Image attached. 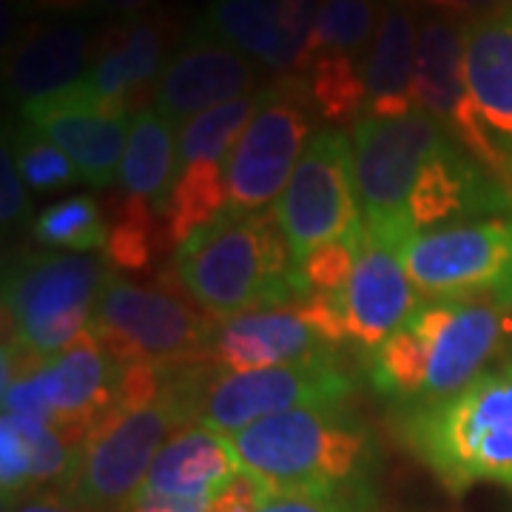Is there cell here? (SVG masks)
<instances>
[{"label": "cell", "instance_id": "1", "mask_svg": "<svg viewBox=\"0 0 512 512\" xmlns=\"http://www.w3.org/2000/svg\"><path fill=\"white\" fill-rule=\"evenodd\" d=\"M512 348V308L476 296L421 299L419 308L365 356L373 393L399 407L444 402L484 376Z\"/></svg>", "mask_w": 512, "mask_h": 512}, {"label": "cell", "instance_id": "2", "mask_svg": "<svg viewBox=\"0 0 512 512\" xmlns=\"http://www.w3.org/2000/svg\"><path fill=\"white\" fill-rule=\"evenodd\" d=\"M231 444L242 470L271 495L376 498L379 441L345 404L276 413L234 433Z\"/></svg>", "mask_w": 512, "mask_h": 512}, {"label": "cell", "instance_id": "3", "mask_svg": "<svg viewBox=\"0 0 512 512\" xmlns=\"http://www.w3.org/2000/svg\"><path fill=\"white\" fill-rule=\"evenodd\" d=\"M390 427L447 493L478 484L512 493V362L444 402L393 410Z\"/></svg>", "mask_w": 512, "mask_h": 512}, {"label": "cell", "instance_id": "4", "mask_svg": "<svg viewBox=\"0 0 512 512\" xmlns=\"http://www.w3.org/2000/svg\"><path fill=\"white\" fill-rule=\"evenodd\" d=\"M174 268L194 302L220 319L285 308L296 299L291 248L274 208L259 214L225 208L177 245Z\"/></svg>", "mask_w": 512, "mask_h": 512}, {"label": "cell", "instance_id": "5", "mask_svg": "<svg viewBox=\"0 0 512 512\" xmlns=\"http://www.w3.org/2000/svg\"><path fill=\"white\" fill-rule=\"evenodd\" d=\"M350 390L353 376L333 350L259 370H217L200 362L165 367V399L185 424L197 421L228 439L285 410L345 404Z\"/></svg>", "mask_w": 512, "mask_h": 512}, {"label": "cell", "instance_id": "6", "mask_svg": "<svg viewBox=\"0 0 512 512\" xmlns=\"http://www.w3.org/2000/svg\"><path fill=\"white\" fill-rule=\"evenodd\" d=\"M120 390V365L86 330L55 356L3 345V413L46 421L77 441L109 413Z\"/></svg>", "mask_w": 512, "mask_h": 512}, {"label": "cell", "instance_id": "7", "mask_svg": "<svg viewBox=\"0 0 512 512\" xmlns=\"http://www.w3.org/2000/svg\"><path fill=\"white\" fill-rule=\"evenodd\" d=\"M106 262L92 254H26L3 279V319L9 345L55 356L92 325L109 282Z\"/></svg>", "mask_w": 512, "mask_h": 512}, {"label": "cell", "instance_id": "8", "mask_svg": "<svg viewBox=\"0 0 512 512\" xmlns=\"http://www.w3.org/2000/svg\"><path fill=\"white\" fill-rule=\"evenodd\" d=\"M450 128L424 109L402 117H362L353 126L356 188L365 231L382 245L399 251L404 234V208L419 183L421 171L450 146Z\"/></svg>", "mask_w": 512, "mask_h": 512}, {"label": "cell", "instance_id": "9", "mask_svg": "<svg viewBox=\"0 0 512 512\" xmlns=\"http://www.w3.org/2000/svg\"><path fill=\"white\" fill-rule=\"evenodd\" d=\"M183 424L165 393L148 404L114 402L83 441L63 498L89 512H117L140 493L171 430Z\"/></svg>", "mask_w": 512, "mask_h": 512}, {"label": "cell", "instance_id": "10", "mask_svg": "<svg viewBox=\"0 0 512 512\" xmlns=\"http://www.w3.org/2000/svg\"><path fill=\"white\" fill-rule=\"evenodd\" d=\"M319 111L302 74L279 77L262 89L254 120L228 160V211L259 214L279 202L293 168L313 140Z\"/></svg>", "mask_w": 512, "mask_h": 512}, {"label": "cell", "instance_id": "11", "mask_svg": "<svg viewBox=\"0 0 512 512\" xmlns=\"http://www.w3.org/2000/svg\"><path fill=\"white\" fill-rule=\"evenodd\" d=\"M214 322L183 299L140 288L111 274L97 299L94 339L109 350L117 365H183L194 362L211 336Z\"/></svg>", "mask_w": 512, "mask_h": 512}, {"label": "cell", "instance_id": "12", "mask_svg": "<svg viewBox=\"0 0 512 512\" xmlns=\"http://www.w3.org/2000/svg\"><path fill=\"white\" fill-rule=\"evenodd\" d=\"M276 220L291 248L293 268L313 248L362 225L353 140L342 128H319L276 202Z\"/></svg>", "mask_w": 512, "mask_h": 512}, {"label": "cell", "instance_id": "13", "mask_svg": "<svg viewBox=\"0 0 512 512\" xmlns=\"http://www.w3.org/2000/svg\"><path fill=\"white\" fill-rule=\"evenodd\" d=\"M399 256L413 288L427 299L476 296L512 308V217L416 234Z\"/></svg>", "mask_w": 512, "mask_h": 512}, {"label": "cell", "instance_id": "14", "mask_svg": "<svg viewBox=\"0 0 512 512\" xmlns=\"http://www.w3.org/2000/svg\"><path fill=\"white\" fill-rule=\"evenodd\" d=\"M259 97L262 89L251 97H239L205 111L180 128L177 171L160 214L168 242L183 245L194 231H200L202 225L217 220L225 211L228 160L242 131L254 120Z\"/></svg>", "mask_w": 512, "mask_h": 512}, {"label": "cell", "instance_id": "15", "mask_svg": "<svg viewBox=\"0 0 512 512\" xmlns=\"http://www.w3.org/2000/svg\"><path fill=\"white\" fill-rule=\"evenodd\" d=\"M131 120V109L97 97L83 80L23 106V123L63 148L80 177L94 188H109L117 180Z\"/></svg>", "mask_w": 512, "mask_h": 512}, {"label": "cell", "instance_id": "16", "mask_svg": "<svg viewBox=\"0 0 512 512\" xmlns=\"http://www.w3.org/2000/svg\"><path fill=\"white\" fill-rule=\"evenodd\" d=\"M322 0H214L194 29L279 77L302 74Z\"/></svg>", "mask_w": 512, "mask_h": 512}, {"label": "cell", "instance_id": "17", "mask_svg": "<svg viewBox=\"0 0 512 512\" xmlns=\"http://www.w3.org/2000/svg\"><path fill=\"white\" fill-rule=\"evenodd\" d=\"M256 66L251 57L217 37L191 29L168 55L163 74L154 86V109L168 123L183 128L194 117L256 94Z\"/></svg>", "mask_w": 512, "mask_h": 512}, {"label": "cell", "instance_id": "18", "mask_svg": "<svg viewBox=\"0 0 512 512\" xmlns=\"http://www.w3.org/2000/svg\"><path fill=\"white\" fill-rule=\"evenodd\" d=\"M512 211V191L453 140L421 171L404 208L407 239L461 222L493 220Z\"/></svg>", "mask_w": 512, "mask_h": 512}, {"label": "cell", "instance_id": "19", "mask_svg": "<svg viewBox=\"0 0 512 512\" xmlns=\"http://www.w3.org/2000/svg\"><path fill=\"white\" fill-rule=\"evenodd\" d=\"M464 80L490 171L512 191V6L464 23Z\"/></svg>", "mask_w": 512, "mask_h": 512}, {"label": "cell", "instance_id": "20", "mask_svg": "<svg viewBox=\"0 0 512 512\" xmlns=\"http://www.w3.org/2000/svg\"><path fill=\"white\" fill-rule=\"evenodd\" d=\"M413 103L450 128L461 146L467 148L487 171L493 168L490 148L478 131L476 114L470 106L464 80V23L447 15H424L416 37V74H413Z\"/></svg>", "mask_w": 512, "mask_h": 512}, {"label": "cell", "instance_id": "21", "mask_svg": "<svg viewBox=\"0 0 512 512\" xmlns=\"http://www.w3.org/2000/svg\"><path fill=\"white\" fill-rule=\"evenodd\" d=\"M322 350L336 348H330L316 333L293 299L285 308L237 313L214 322L211 336L194 362L217 370H259L293 365Z\"/></svg>", "mask_w": 512, "mask_h": 512}, {"label": "cell", "instance_id": "22", "mask_svg": "<svg viewBox=\"0 0 512 512\" xmlns=\"http://www.w3.org/2000/svg\"><path fill=\"white\" fill-rule=\"evenodd\" d=\"M419 302V291L404 271L399 251L362 231L356 268L339 296L348 342L367 356L419 308Z\"/></svg>", "mask_w": 512, "mask_h": 512}, {"label": "cell", "instance_id": "23", "mask_svg": "<svg viewBox=\"0 0 512 512\" xmlns=\"http://www.w3.org/2000/svg\"><path fill=\"white\" fill-rule=\"evenodd\" d=\"M168 52V23L160 15H131L100 37L83 83L97 97L137 109L148 86H157ZM143 109V106H140Z\"/></svg>", "mask_w": 512, "mask_h": 512}, {"label": "cell", "instance_id": "24", "mask_svg": "<svg viewBox=\"0 0 512 512\" xmlns=\"http://www.w3.org/2000/svg\"><path fill=\"white\" fill-rule=\"evenodd\" d=\"M89 49V35L77 23H32L6 60V92L26 106L69 89L86 77Z\"/></svg>", "mask_w": 512, "mask_h": 512}, {"label": "cell", "instance_id": "25", "mask_svg": "<svg viewBox=\"0 0 512 512\" xmlns=\"http://www.w3.org/2000/svg\"><path fill=\"white\" fill-rule=\"evenodd\" d=\"M242 473L237 450L228 436L205 424H185L157 453L140 493L160 498H208Z\"/></svg>", "mask_w": 512, "mask_h": 512}, {"label": "cell", "instance_id": "26", "mask_svg": "<svg viewBox=\"0 0 512 512\" xmlns=\"http://www.w3.org/2000/svg\"><path fill=\"white\" fill-rule=\"evenodd\" d=\"M83 441L46 421L3 413L0 421V487L3 507H15L37 487L60 484L72 476Z\"/></svg>", "mask_w": 512, "mask_h": 512}, {"label": "cell", "instance_id": "27", "mask_svg": "<svg viewBox=\"0 0 512 512\" xmlns=\"http://www.w3.org/2000/svg\"><path fill=\"white\" fill-rule=\"evenodd\" d=\"M416 9L410 0H384L382 23L365 60V117H402L416 109Z\"/></svg>", "mask_w": 512, "mask_h": 512}, {"label": "cell", "instance_id": "28", "mask_svg": "<svg viewBox=\"0 0 512 512\" xmlns=\"http://www.w3.org/2000/svg\"><path fill=\"white\" fill-rule=\"evenodd\" d=\"M177 140L180 128L168 123L160 111L148 106L134 111L117 185L126 200L148 205L157 217L163 214V205L174 183Z\"/></svg>", "mask_w": 512, "mask_h": 512}, {"label": "cell", "instance_id": "29", "mask_svg": "<svg viewBox=\"0 0 512 512\" xmlns=\"http://www.w3.org/2000/svg\"><path fill=\"white\" fill-rule=\"evenodd\" d=\"M382 12L384 0H322L305 66L311 57L319 55H345L365 63L382 23Z\"/></svg>", "mask_w": 512, "mask_h": 512}, {"label": "cell", "instance_id": "30", "mask_svg": "<svg viewBox=\"0 0 512 512\" xmlns=\"http://www.w3.org/2000/svg\"><path fill=\"white\" fill-rule=\"evenodd\" d=\"M32 234L46 248L72 251V254H94V251L109 248L111 225L92 197L77 194V197L43 208L32 222Z\"/></svg>", "mask_w": 512, "mask_h": 512}, {"label": "cell", "instance_id": "31", "mask_svg": "<svg viewBox=\"0 0 512 512\" xmlns=\"http://www.w3.org/2000/svg\"><path fill=\"white\" fill-rule=\"evenodd\" d=\"M302 77L308 83L319 117L333 123H348L359 114L365 117L367 89L362 60L345 55L311 57Z\"/></svg>", "mask_w": 512, "mask_h": 512}, {"label": "cell", "instance_id": "32", "mask_svg": "<svg viewBox=\"0 0 512 512\" xmlns=\"http://www.w3.org/2000/svg\"><path fill=\"white\" fill-rule=\"evenodd\" d=\"M365 222L342 239L325 242L319 248H313L296 268H293L291 282L296 296H330L339 299L348 288L353 268H356V256H359V242H362Z\"/></svg>", "mask_w": 512, "mask_h": 512}, {"label": "cell", "instance_id": "33", "mask_svg": "<svg viewBox=\"0 0 512 512\" xmlns=\"http://www.w3.org/2000/svg\"><path fill=\"white\" fill-rule=\"evenodd\" d=\"M15 165L32 191H60L80 180L77 165L43 131L23 123L15 137Z\"/></svg>", "mask_w": 512, "mask_h": 512}, {"label": "cell", "instance_id": "34", "mask_svg": "<svg viewBox=\"0 0 512 512\" xmlns=\"http://www.w3.org/2000/svg\"><path fill=\"white\" fill-rule=\"evenodd\" d=\"M157 214L140 202L123 200L114 211L109 234V259L126 271H146L157 254Z\"/></svg>", "mask_w": 512, "mask_h": 512}, {"label": "cell", "instance_id": "35", "mask_svg": "<svg viewBox=\"0 0 512 512\" xmlns=\"http://www.w3.org/2000/svg\"><path fill=\"white\" fill-rule=\"evenodd\" d=\"M376 498H336V495H271L256 512H373Z\"/></svg>", "mask_w": 512, "mask_h": 512}, {"label": "cell", "instance_id": "36", "mask_svg": "<svg viewBox=\"0 0 512 512\" xmlns=\"http://www.w3.org/2000/svg\"><path fill=\"white\" fill-rule=\"evenodd\" d=\"M0 217H3V225H12L23 217V208H26V200H23V177H20L18 165H15V157L9 154V143H3V154H0Z\"/></svg>", "mask_w": 512, "mask_h": 512}, {"label": "cell", "instance_id": "37", "mask_svg": "<svg viewBox=\"0 0 512 512\" xmlns=\"http://www.w3.org/2000/svg\"><path fill=\"white\" fill-rule=\"evenodd\" d=\"M421 3H427L439 15L464 20V23L484 18V15H495V12L512 6V0H421Z\"/></svg>", "mask_w": 512, "mask_h": 512}, {"label": "cell", "instance_id": "38", "mask_svg": "<svg viewBox=\"0 0 512 512\" xmlns=\"http://www.w3.org/2000/svg\"><path fill=\"white\" fill-rule=\"evenodd\" d=\"M208 498H211V495H208ZM208 498L183 501V498H160V495L137 493L117 512H205Z\"/></svg>", "mask_w": 512, "mask_h": 512}, {"label": "cell", "instance_id": "39", "mask_svg": "<svg viewBox=\"0 0 512 512\" xmlns=\"http://www.w3.org/2000/svg\"><path fill=\"white\" fill-rule=\"evenodd\" d=\"M6 512H89V510L77 507V504H72V501H69V498H63V495H29V498L18 501L15 507H9Z\"/></svg>", "mask_w": 512, "mask_h": 512}, {"label": "cell", "instance_id": "40", "mask_svg": "<svg viewBox=\"0 0 512 512\" xmlns=\"http://www.w3.org/2000/svg\"><path fill=\"white\" fill-rule=\"evenodd\" d=\"M151 3L154 0H97V6H103L106 12H111V15H126V18L140 15Z\"/></svg>", "mask_w": 512, "mask_h": 512}, {"label": "cell", "instance_id": "41", "mask_svg": "<svg viewBox=\"0 0 512 512\" xmlns=\"http://www.w3.org/2000/svg\"><path fill=\"white\" fill-rule=\"evenodd\" d=\"M40 9H52V12H74V9H83L94 0H32Z\"/></svg>", "mask_w": 512, "mask_h": 512}]
</instances>
